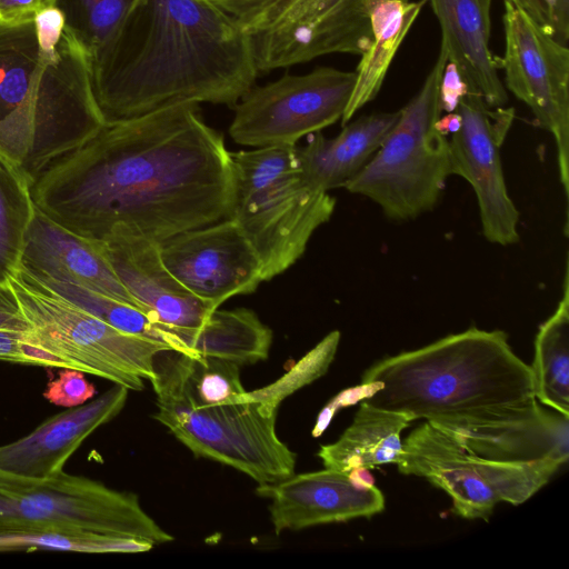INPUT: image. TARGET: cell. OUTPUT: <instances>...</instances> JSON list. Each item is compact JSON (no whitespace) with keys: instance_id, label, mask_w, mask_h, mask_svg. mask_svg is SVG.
Listing matches in <instances>:
<instances>
[{"instance_id":"obj_13","label":"cell","mask_w":569,"mask_h":569,"mask_svg":"<svg viewBox=\"0 0 569 569\" xmlns=\"http://www.w3.org/2000/svg\"><path fill=\"white\" fill-rule=\"evenodd\" d=\"M124 491L67 473L47 480L0 469V530L120 535L129 519Z\"/></svg>"},{"instance_id":"obj_37","label":"cell","mask_w":569,"mask_h":569,"mask_svg":"<svg viewBox=\"0 0 569 569\" xmlns=\"http://www.w3.org/2000/svg\"><path fill=\"white\" fill-rule=\"evenodd\" d=\"M461 126L460 114L455 112H448L443 117H439L436 121V129L443 136H448L449 133H455L459 130Z\"/></svg>"},{"instance_id":"obj_24","label":"cell","mask_w":569,"mask_h":569,"mask_svg":"<svg viewBox=\"0 0 569 569\" xmlns=\"http://www.w3.org/2000/svg\"><path fill=\"white\" fill-rule=\"evenodd\" d=\"M426 0H369L367 11L372 33L368 50L355 70L356 83L341 118L342 126L379 93L389 67Z\"/></svg>"},{"instance_id":"obj_5","label":"cell","mask_w":569,"mask_h":569,"mask_svg":"<svg viewBox=\"0 0 569 569\" xmlns=\"http://www.w3.org/2000/svg\"><path fill=\"white\" fill-rule=\"evenodd\" d=\"M370 381L383 387L366 403L412 421L535 398L531 367L512 351L506 332L476 327L376 362L361 377Z\"/></svg>"},{"instance_id":"obj_29","label":"cell","mask_w":569,"mask_h":569,"mask_svg":"<svg viewBox=\"0 0 569 569\" xmlns=\"http://www.w3.org/2000/svg\"><path fill=\"white\" fill-rule=\"evenodd\" d=\"M143 0H59L66 27L88 50L90 58L118 32Z\"/></svg>"},{"instance_id":"obj_4","label":"cell","mask_w":569,"mask_h":569,"mask_svg":"<svg viewBox=\"0 0 569 569\" xmlns=\"http://www.w3.org/2000/svg\"><path fill=\"white\" fill-rule=\"evenodd\" d=\"M153 418L194 456L260 483L295 473L297 455L277 435L278 409L252 399L234 362L167 350L156 358Z\"/></svg>"},{"instance_id":"obj_34","label":"cell","mask_w":569,"mask_h":569,"mask_svg":"<svg viewBox=\"0 0 569 569\" xmlns=\"http://www.w3.org/2000/svg\"><path fill=\"white\" fill-rule=\"evenodd\" d=\"M59 0H0V24H19L52 7Z\"/></svg>"},{"instance_id":"obj_3","label":"cell","mask_w":569,"mask_h":569,"mask_svg":"<svg viewBox=\"0 0 569 569\" xmlns=\"http://www.w3.org/2000/svg\"><path fill=\"white\" fill-rule=\"evenodd\" d=\"M91 76L90 54L58 7L0 24V154L31 186L106 124Z\"/></svg>"},{"instance_id":"obj_16","label":"cell","mask_w":569,"mask_h":569,"mask_svg":"<svg viewBox=\"0 0 569 569\" xmlns=\"http://www.w3.org/2000/svg\"><path fill=\"white\" fill-rule=\"evenodd\" d=\"M158 244L171 274L213 309L233 296L256 291L263 281L259 256L232 218L180 232Z\"/></svg>"},{"instance_id":"obj_11","label":"cell","mask_w":569,"mask_h":569,"mask_svg":"<svg viewBox=\"0 0 569 569\" xmlns=\"http://www.w3.org/2000/svg\"><path fill=\"white\" fill-rule=\"evenodd\" d=\"M356 83L355 71L320 67L252 87L234 106L231 139L243 146H296L341 120Z\"/></svg>"},{"instance_id":"obj_6","label":"cell","mask_w":569,"mask_h":569,"mask_svg":"<svg viewBox=\"0 0 569 569\" xmlns=\"http://www.w3.org/2000/svg\"><path fill=\"white\" fill-rule=\"evenodd\" d=\"M234 193L230 218L257 251L263 281L295 264L313 232L330 220L336 199L305 177L296 146L231 152Z\"/></svg>"},{"instance_id":"obj_12","label":"cell","mask_w":569,"mask_h":569,"mask_svg":"<svg viewBox=\"0 0 569 569\" xmlns=\"http://www.w3.org/2000/svg\"><path fill=\"white\" fill-rule=\"evenodd\" d=\"M507 89L526 103L556 141L559 178L569 192V49L510 0L503 2Z\"/></svg>"},{"instance_id":"obj_35","label":"cell","mask_w":569,"mask_h":569,"mask_svg":"<svg viewBox=\"0 0 569 569\" xmlns=\"http://www.w3.org/2000/svg\"><path fill=\"white\" fill-rule=\"evenodd\" d=\"M469 92H471L469 86L462 79L456 66L447 61L439 91L441 111L455 112L460 100Z\"/></svg>"},{"instance_id":"obj_27","label":"cell","mask_w":569,"mask_h":569,"mask_svg":"<svg viewBox=\"0 0 569 569\" xmlns=\"http://www.w3.org/2000/svg\"><path fill=\"white\" fill-rule=\"evenodd\" d=\"M34 280L122 332L161 342L172 351L189 356L167 327L133 306L70 282L51 279Z\"/></svg>"},{"instance_id":"obj_14","label":"cell","mask_w":569,"mask_h":569,"mask_svg":"<svg viewBox=\"0 0 569 569\" xmlns=\"http://www.w3.org/2000/svg\"><path fill=\"white\" fill-rule=\"evenodd\" d=\"M459 130L449 140L455 174L472 187L485 238L496 244L519 241V212L506 186L500 148L512 126V107L490 108L476 92L467 93L456 110Z\"/></svg>"},{"instance_id":"obj_9","label":"cell","mask_w":569,"mask_h":569,"mask_svg":"<svg viewBox=\"0 0 569 569\" xmlns=\"http://www.w3.org/2000/svg\"><path fill=\"white\" fill-rule=\"evenodd\" d=\"M212 1L249 37L258 72L331 53L361 56L372 41L369 0Z\"/></svg>"},{"instance_id":"obj_28","label":"cell","mask_w":569,"mask_h":569,"mask_svg":"<svg viewBox=\"0 0 569 569\" xmlns=\"http://www.w3.org/2000/svg\"><path fill=\"white\" fill-rule=\"evenodd\" d=\"M153 547L148 541L130 537L64 531H0V552L43 550L87 553H136L149 551Z\"/></svg>"},{"instance_id":"obj_10","label":"cell","mask_w":569,"mask_h":569,"mask_svg":"<svg viewBox=\"0 0 569 569\" xmlns=\"http://www.w3.org/2000/svg\"><path fill=\"white\" fill-rule=\"evenodd\" d=\"M396 465L400 473L426 478L447 492L457 516L483 520L499 502L527 501L560 468L549 461L517 463L478 457L428 421L402 441Z\"/></svg>"},{"instance_id":"obj_20","label":"cell","mask_w":569,"mask_h":569,"mask_svg":"<svg viewBox=\"0 0 569 569\" xmlns=\"http://www.w3.org/2000/svg\"><path fill=\"white\" fill-rule=\"evenodd\" d=\"M18 270L38 280L70 282L140 309L114 273L100 241L71 232L37 207Z\"/></svg>"},{"instance_id":"obj_18","label":"cell","mask_w":569,"mask_h":569,"mask_svg":"<svg viewBox=\"0 0 569 569\" xmlns=\"http://www.w3.org/2000/svg\"><path fill=\"white\" fill-rule=\"evenodd\" d=\"M256 493L270 501V520L277 536L286 530L370 518L385 509V496L376 486L359 487L348 472L328 468L260 483Z\"/></svg>"},{"instance_id":"obj_1","label":"cell","mask_w":569,"mask_h":569,"mask_svg":"<svg viewBox=\"0 0 569 569\" xmlns=\"http://www.w3.org/2000/svg\"><path fill=\"white\" fill-rule=\"evenodd\" d=\"M31 192L43 214L78 236L101 241L126 226L160 243L230 218L234 170L198 103H181L106 123Z\"/></svg>"},{"instance_id":"obj_26","label":"cell","mask_w":569,"mask_h":569,"mask_svg":"<svg viewBox=\"0 0 569 569\" xmlns=\"http://www.w3.org/2000/svg\"><path fill=\"white\" fill-rule=\"evenodd\" d=\"M31 184L0 154V284H9L21 260L36 206Z\"/></svg>"},{"instance_id":"obj_17","label":"cell","mask_w":569,"mask_h":569,"mask_svg":"<svg viewBox=\"0 0 569 569\" xmlns=\"http://www.w3.org/2000/svg\"><path fill=\"white\" fill-rule=\"evenodd\" d=\"M102 252L141 311L167 327L189 355L188 340L212 311L181 284L164 266L159 244L126 227L117 226L100 241Z\"/></svg>"},{"instance_id":"obj_22","label":"cell","mask_w":569,"mask_h":569,"mask_svg":"<svg viewBox=\"0 0 569 569\" xmlns=\"http://www.w3.org/2000/svg\"><path fill=\"white\" fill-rule=\"evenodd\" d=\"M399 114L400 110L361 116L330 139L320 131L307 136V144L297 148L306 179L327 192L343 187L379 149Z\"/></svg>"},{"instance_id":"obj_23","label":"cell","mask_w":569,"mask_h":569,"mask_svg":"<svg viewBox=\"0 0 569 569\" xmlns=\"http://www.w3.org/2000/svg\"><path fill=\"white\" fill-rule=\"evenodd\" d=\"M412 419L402 412L372 407L365 401L340 438L318 451L323 467L349 472L396 463L402 451V431Z\"/></svg>"},{"instance_id":"obj_15","label":"cell","mask_w":569,"mask_h":569,"mask_svg":"<svg viewBox=\"0 0 569 569\" xmlns=\"http://www.w3.org/2000/svg\"><path fill=\"white\" fill-rule=\"evenodd\" d=\"M467 451L493 461L559 466L569 458V417L531 400L428 421Z\"/></svg>"},{"instance_id":"obj_19","label":"cell","mask_w":569,"mask_h":569,"mask_svg":"<svg viewBox=\"0 0 569 569\" xmlns=\"http://www.w3.org/2000/svg\"><path fill=\"white\" fill-rule=\"evenodd\" d=\"M129 391L113 383L93 400L59 412L27 436L1 445L0 469L33 480L57 477L81 443L121 412Z\"/></svg>"},{"instance_id":"obj_2","label":"cell","mask_w":569,"mask_h":569,"mask_svg":"<svg viewBox=\"0 0 569 569\" xmlns=\"http://www.w3.org/2000/svg\"><path fill=\"white\" fill-rule=\"evenodd\" d=\"M90 59L106 123L181 103L234 107L258 74L249 37L212 0H143Z\"/></svg>"},{"instance_id":"obj_36","label":"cell","mask_w":569,"mask_h":569,"mask_svg":"<svg viewBox=\"0 0 569 569\" xmlns=\"http://www.w3.org/2000/svg\"><path fill=\"white\" fill-rule=\"evenodd\" d=\"M0 328L18 331L31 330L10 283L0 284Z\"/></svg>"},{"instance_id":"obj_30","label":"cell","mask_w":569,"mask_h":569,"mask_svg":"<svg viewBox=\"0 0 569 569\" xmlns=\"http://www.w3.org/2000/svg\"><path fill=\"white\" fill-rule=\"evenodd\" d=\"M340 337L338 330L329 332L278 380L262 388L248 391L249 396L279 409L287 397L327 372L337 353Z\"/></svg>"},{"instance_id":"obj_32","label":"cell","mask_w":569,"mask_h":569,"mask_svg":"<svg viewBox=\"0 0 569 569\" xmlns=\"http://www.w3.org/2000/svg\"><path fill=\"white\" fill-rule=\"evenodd\" d=\"M28 332L0 328V360L28 366L67 368L61 360L31 343Z\"/></svg>"},{"instance_id":"obj_8","label":"cell","mask_w":569,"mask_h":569,"mask_svg":"<svg viewBox=\"0 0 569 569\" xmlns=\"http://www.w3.org/2000/svg\"><path fill=\"white\" fill-rule=\"evenodd\" d=\"M31 326L28 339L67 368L107 379L133 391L154 378L157 356L166 345L122 332L56 295L18 270L10 280Z\"/></svg>"},{"instance_id":"obj_7","label":"cell","mask_w":569,"mask_h":569,"mask_svg":"<svg viewBox=\"0 0 569 569\" xmlns=\"http://www.w3.org/2000/svg\"><path fill=\"white\" fill-rule=\"evenodd\" d=\"M448 59L438 58L419 91L363 168L343 188L376 202L391 220L415 219L435 208L455 174L450 142L436 129L440 82Z\"/></svg>"},{"instance_id":"obj_21","label":"cell","mask_w":569,"mask_h":569,"mask_svg":"<svg viewBox=\"0 0 569 569\" xmlns=\"http://www.w3.org/2000/svg\"><path fill=\"white\" fill-rule=\"evenodd\" d=\"M441 31L440 49L471 92L490 108L505 107L508 93L499 78V57L490 49L491 0H426Z\"/></svg>"},{"instance_id":"obj_25","label":"cell","mask_w":569,"mask_h":569,"mask_svg":"<svg viewBox=\"0 0 569 569\" xmlns=\"http://www.w3.org/2000/svg\"><path fill=\"white\" fill-rule=\"evenodd\" d=\"M569 280L566 270L562 298L555 312L540 326L530 366L535 398L569 417Z\"/></svg>"},{"instance_id":"obj_38","label":"cell","mask_w":569,"mask_h":569,"mask_svg":"<svg viewBox=\"0 0 569 569\" xmlns=\"http://www.w3.org/2000/svg\"><path fill=\"white\" fill-rule=\"evenodd\" d=\"M348 475L350 480L359 487L369 488L375 486V478L368 468H355Z\"/></svg>"},{"instance_id":"obj_33","label":"cell","mask_w":569,"mask_h":569,"mask_svg":"<svg viewBox=\"0 0 569 569\" xmlns=\"http://www.w3.org/2000/svg\"><path fill=\"white\" fill-rule=\"evenodd\" d=\"M382 387L381 381L360 382L337 393L319 412L311 431L312 437L318 438L325 432L338 410L368 399Z\"/></svg>"},{"instance_id":"obj_31","label":"cell","mask_w":569,"mask_h":569,"mask_svg":"<svg viewBox=\"0 0 569 569\" xmlns=\"http://www.w3.org/2000/svg\"><path fill=\"white\" fill-rule=\"evenodd\" d=\"M94 395L96 388L84 377V372L72 368H60L57 377L47 383L43 391L46 400L63 408L81 406Z\"/></svg>"}]
</instances>
